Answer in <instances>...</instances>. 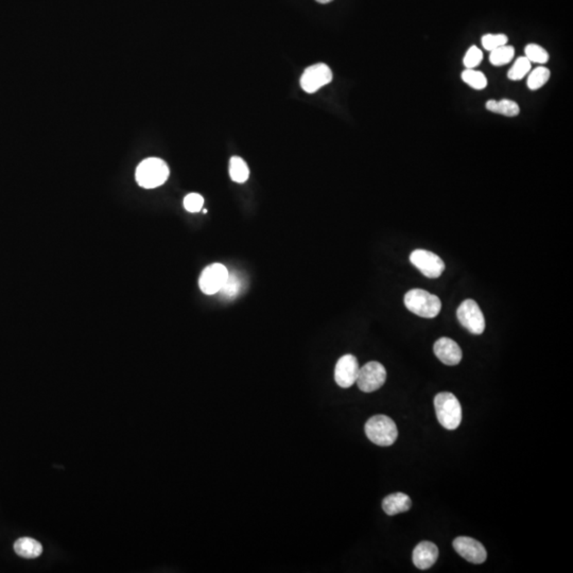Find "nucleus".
Listing matches in <instances>:
<instances>
[{
  "label": "nucleus",
  "instance_id": "obj_24",
  "mask_svg": "<svg viewBox=\"0 0 573 573\" xmlns=\"http://www.w3.org/2000/svg\"><path fill=\"white\" fill-rule=\"evenodd\" d=\"M506 44H508V36L506 34H485L482 36V46L488 51H493Z\"/></svg>",
  "mask_w": 573,
  "mask_h": 573
},
{
  "label": "nucleus",
  "instance_id": "obj_10",
  "mask_svg": "<svg viewBox=\"0 0 573 573\" xmlns=\"http://www.w3.org/2000/svg\"><path fill=\"white\" fill-rule=\"evenodd\" d=\"M359 367L358 360L353 355H344L339 359L334 369V380L339 387L343 389L352 387L358 378Z\"/></svg>",
  "mask_w": 573,
  "mask_h": 573
},
{
  "label": "nucleus",
  "instance_id": "obj_8",
  "mask_svg": "<svg viewBox=\"0 0 573 573\" xmlns=\"http://www.w3.org/2000/svg\"><path fill=\"white\" fill-rule=\"evenodd\" d=\"M332 81V70L326 64L318 63L305 70L300 78V86L308 94H314Z\"/></svg>",
  "mask_w": 573,
  "mask_h": 573
},
{
  "label": "nucleus",
  "instance_id": "obj_12",
  "mask_svg": "<svg viewBox=\"0 0 573 573\" xmlns=\"http://www.w3.org/2000/svg\"><path fill=\"white\" fill-rule=\"evenodd\" d=\"M435 356L444 364L458 365L462 360V350L457 342L449 338H441L435 343L433 346Z\"/></svg>",
  "mask_w": 573,
  "mask_h": 573
},
{
  "label": "nucleus",
  "instance_id": "obj_27",
  "mask_svg": "<svg viewBox=\"0 0 573 573\" xmlns=\"http://www.w3.org/2000/svg\"><path fill=\"white\" fill-rule=\"evenodd\" d=\"M316 1L320 3H332V0H316Z\"/></svg>",
  "mask_w": 573,
  "mask_h": 573
},
{
  "label": "nucleus",
  "instance_id": "obj_21",
  "mask_svg": "<svg viewBox=\"0 0 573 573\" xmlns=\"http://www.w3.org/2000/svg\"><path fill=\"white\" fill-rule=\"evenodd\" d=\"M550 79V70L544 66L535 68L528 78V88L531 90H540Z\"/></svg>",
  "mask_w": 573,
  "mask_h": 573
},
{
  "label": "nucleus",
  "instance_id": "obj_26",
  "mask_svg": "<svg viewBox=\"0 0 573 573\" xmlns=\"http://www.w3.org/2000/svg\"><path fill=\"white\" fill-rule=\"evenodd\" d=\"M203 205V197L199 193H189L184 199V207L189 213H199Z\"/></svg>",
  "mask_w": 573,
  "mask_h": 573
},
{
  "label": "nucleus",
  "instance_id": "obj_2",
  "mask_svg": "<svg viewBox=\"0 0 573 573\" xmlns=\"http://www.w3.org/2000/svg\"><path fill=\"white\" fill-rule=\"evenodd\" d=\"M365 433L372 443L378 446L393 445L398 437L396 423L387 415H375L365 423Z\"/></svg>",
  "mask_w": 573,
  "mask_h": 573
},
{
  "label": "nucleus",
  "instance_id": "obj_9",
  "mask_svg": "<svg viewBox=\"0 0 573 573\" xmlns=\"http://www.w3.org/2000/svg\"><path fill=\"white\" fill-rule=\"evenodd\" d=\"M229 276V270L221 264H213L205 268L200 276V289L207 296L219 293Z\"/></svg>",
  "mask_w": 573,
  "mask_h": 573
},
{
  "label": "nucleus",
  "instance_id": "obj_20",
  "mask_svg": "<svg viewBox=\"0 0 573 573\" xmlns=\"http://www.w3.org/2000/svg\"><path fill=\"white\" fill-rule=\"evenodd\" d=\"M462 80L474 90H481L487 86V79L483 72L476 70H465L462 72Z\"/></svg>",
  "mask_w": 573,
  "mask_h": 573
},
{
  "label": "nucleus",
  "instance_id": "obj_23",
  "mask_svg": "<svg viewBox=\"0 0 573 573\" xmlns=\"http://www.w3.org/2000/svg\"><path fill=\"white\" fill-rule=\"evenodd\" d=\"M524 54L531 63L546 64L549 60V54L547 50L536 44H530L526 46Z\"/></svg>",
  "mask_w": 573,
  "mask_h": 573
},
{
  "label": "nucleus",
  "instance_id": "obj_13",
  "mask_svg": "<svg viewBox=\"0 0 573 573\" xmlns=\"http://www.w3.org/2000/svg\"><path fill=\"white\" fill-rule=\"evenodd\" d=\"M439 558V548L431 542H421L413 551V563L421 570L431 568Z\"/></svg>",
  "mask_w": 573,
  "mask_h": 573
},
{
  "label": "nucleus",
  "instance_id": "obj_1",
  "mask_svg": "<svg viewBox=\"0 0 573 573\" xmlns=\"http://www.w3.org/2000/svg\"><path fill=\"white\" fill-rule=\"evenodd\" d=\"M169 173L168 166L163 159L150 157L141 161L137 167L136 181L143 188H156L168 179Z\"/></svg>",
  "mask_w": 573,
  "mask_h": 573
},
{
  "label": "nucleus",
  "instance_id": "obj_16",
  "mask_svg": "<svg viewBox=\"0 0 573 573\" xmlns=\"http://www.w3.org/2000/svg\"><path fill=\"white\" fill-rule=\"evenodd\" d=\"M486 108L490 112L497 113L506 117H516L519 115L520 108L515 101L502 99L500 101L490 100L486 102Z\"/></svg>",
  "mask_w": 573,
  "mask_h": 573
},
{
  "label": "nucleus",
  "instance_id": "obj_17",
  "mask_svg": "<svg viewBox=\"0 0 573 573\" xmlns=\"http://www.w3.org/2000/svg\"><path fill=\"white\" fill-rule=\"evenodd\" d=\"M229 175L234 181L239 184L245 183L249 179V167L241 157H232L229 161Z\"/></svg>",
  "mask_w": 573,
  "mask_h": 573
},
{
  "label": "nucleus",
  "instance_id": "obj_3",
  "mask_svg": "<svg viewBox=\"0 0 573 573\" xmlns=\"http://www.w3.org/2000/svg\"><path fill=\"white\" fill-rule=\"evenodd\" d=\"M405 305L412 314L425 318H433L442 309L441 300L423 289H412L405 296Z\"/></svg>",
  "mask_w": 573,
  "mask_h": 573
},
{
  "label": "nucleus",
  "instance_id": "obj_15",
  "mask_svg": "<svg viewBox=\"0 0 573 573\" xmlns=\"http://www.w3.org/2000/svg\"><path fill=\"white\" fill-rule=\"evenodd\" d=\"M14 550L20 558L32 560V558H38L42 554L43 546L33 538H23L16 540L14 544Z\"/></svg>",
  "mask_w": 573,
  "mask_h": 573
},
{
  "label": "nucleus",
  "instance_id": "obj_7",
  "mask_svg": "<svg viewBox=\"0 0 573 573\" xmlns=\"http://www.w3.org/2000/svg\"><path fill=\"white\" fill-rule=\"evenodd\" d=\"M410 261L428 278L439 277L445 270V264L442 258L426 250L413 251L410 255Z\"/></svg>",
  "mask_w": 573,
  "mask_h": 573
},
{
  "label": "nucleus",
  "instance_id": "obj_11",
  "mask_svg": "<svg viewBox=\"0 0 573 573\" xmlns=\"http://www.w3.org/2000/svg\"><path fill=\"white\" fill-rule=\"evenodd\" d=\"M453 548L462 558L473 564H482L487 558V552L481 542L467 536H460L453 540Z\"/></svg>",
  "mask_w": 573,
  "mask_h": 573
},
{
  "label": "nucleus",
  "instance_id": "obj_18",
  "mask_svg": "<svg viewBox=\"0 0 573 573\" xmlns=\"http://www.w3.org/2000/svg\"><path fill=\"white\" fill-rule=\"evenodd\" d=\"M242 286H243V282H242L241 277H240L238 274L229 273V272L227 280L224 282L223 286H222L219 293L221 294L223 298H227V300H232V298H235L236 296H238V294H239L242 290Z\"/></svg>",
  "mask_w": 573,
  "mask_h": 573
},
{
  "label": "nucleus",
  "instance_id": "obj_14",
  "mask_svg": "<svg viewBox=\"0 0 573 573\" xmlns=\"http://www.w3.org/2000/svg\"><path fill=\"white\" fill-rule=\"evenodd\" d=\"M412 501L409 496L403 493H395L387 496L382 501V508L389 516L405 513L410 510Z\"/></svg>",
  "mask_w": 573,
  "mask_h": 573
},
{
  "label": "nucleus",
  "instance_id": "obj_5",
  "mask_svg": "<svg viewBox=\"0 0 573 573\" xmlns=\"http://www.w3.org/2000/svg\"><path fill=\"white\" fill-rule=\"evenodd\" d=\"M457 316L462 326L474 334H483L485 318L479 305L474 300H465L457 310Z\"/></svg>",
  "mask_w": 573,
  "mask_h": 573
},
{
  "label": "nucleus",
  "instance_id": "obj_22",
  "mask_svg": "<svg viewBox=\"0 0 573 573\" xmlns=\"http://www.w3.org/2000/svg\"><path fill=\"white\" fill-rule=\"evenodd\" d=\"M531 62L526 56H520L515 60L512 68L508 70V78L512 81H519L530 72Z\"/></svg>",
  "mask_w": 573,
  "mask_h": 573
},
{
  "label": "nucleus",
  "instance_id": "obj_4",
  "mask_svg": "<svg viewBox=\"0 0 573 573\" xmlns=\"http://www.w3.org/2000/svg\"><path fill=\"white\" fill-rule=\"evenodd\" d=\"M435 413L439 423L448 430H455L462 421V407L453 393H439L435 398Z\"/></svg>",
  "mask_w": 573,
  "mask_h": 573
},
{
  "label": "nucleus",
  "instance_id": "obj_25",
  "mask_svg": "<svg viewBox=\"0 0 573 573\" xmlns=\"http://www.w3.org/2000/svg\"><path fill=\"white\" fill-rule=\"evenodd\" d=\"M482 60H483V54L481 50L476 46H471L464 56L463 64L466 70H475L480 65Z\"/></svg>",
  "mask_w": 573,
  "mask_h": 573
},
{
  "label": "nucleus",
  "instance_id": "obj_6",
  "mask_svg": "<svg viewBox=\"0 0 573 573\" xmlns=\"http://www.w3.org/2000/svg\"><path fill=\"white\" fill-rule=\"evenodd\" d=\"M387 380V371L381 363L372 361L360 367L357 385L362 392L372 393L379 390Z\"/></svg>",
  "mask_w": 573,
  "mask_h": 573
},
{
  "label": "nucleus",
  "instance_id": "obj_19",
  "mask_svg": "<svg viewBox=\"0 0 573 573\" xmlns=\"http://www.w3.org/2000/svg\"><path fill=\"white\" fill-rule=\"evenodd\" d=\"M515 56L513 46L504 45L490 51V62L494 66H503L510 63Z\"/></svg>",
  "mask_w": 573,
  "mask_h": 573
}]
</instances>
